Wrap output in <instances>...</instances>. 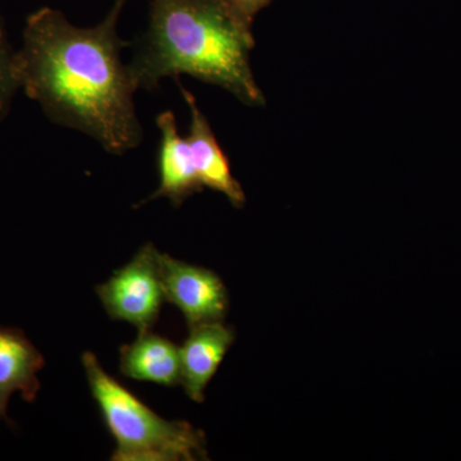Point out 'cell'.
<instances>
[{"instance_id": "cell-1", "label": "cell", "mask_w": 461, "mask_h": 461, "mask_svg": "<svg viewBox=\"0 0 461 461\" xmlns=\"http://www.w3.org/2000/svg\"><path fill=\"white\" fill-rule=\"evenodd\" d=\"M126 0L98 26L80 29L53 8L27 17L16 71L26 95L54 123L83 131L108 153L122 156L142 140L133 103L138 90L121 50L129 47L117 33Z\"/></svg>"}, {"instance_id": "cell-2", "label": "cell", "mask_w": 461, "mask_h": 461, "mask_svg": "<svg viewBox=\"0 0 461 461\" xmlns=\"http://www.w3.org/2000/svg\"><path fill=\"white\" fill-rule=\"evenodd\" d=\"M254 47L250 26L227 0H150L149 29L129 68L138 89L151 91L162 78L189 75L263 107L250 67Z\"/></svg>"}, {"instance_id": "cell-3", "label": "cell", "mask_w": 461, "mask_h": 461, "mask_svg": "<svg viewBox=\"0 0 461 461\" xmlns=\"http://www.w3.org/2000/svg\"><path fill=\"white\" fill-rule=\"evenodd\" d=\"M91 396L115 441L113 461L208 460L205 433L184 420H167L103 368L91 351L83 354Z\"/></svg>"}, {"instance_id": "cell-4", "label": "cell", "mask_w": 461, "mask_h": 461, "mask_svg": "<svg viewBox=\"0 0 461 461\" xmlns=\"http://www.w3.org/2000/svg\"><path fill=\"white\" fill-rule=\"evenodd\" d=\"M111 320L132 324L139 332L150 330L166 302L160 277L159 250L148 242L126 266L96 286Z\"/></svg>"}, {"instance_id": "cell-5", "label": "cell", "mask_w": 461, "mask_h": 461, "mask_svg": "<svg viewBox=\"0 0 461 461\" xmlns=\"http://www.w3.org/2000/svg\"><path fill=\"white\" fill-rule=\"evenodd\" d=\"M166 302L184 315L187 326L223 321L229 312L227 288L217 273L175 259L159 251Z\"/></svg>"}, {"instance_id": "cell-6", "label": "cell", "mask_w": 461, "mask_h": 461, "mask_svg": "<svg viewBox=\"0 0 461 461\" xmlns=\"http://www.w3.org/2000/svg\"><path fill=\"white\" fill-rule=\"evenodd\" d=\"M157 124L160 130L159 187L148 199L141 200L136 208L158 198L169 199L172 205L180 206L191 195L204 190L189 141L178 132L175 113L162 112L158 114Z\"/></svg>"}, {"instance_id": "cell-7", "label": "cell", "mask_w": 461, "mask_h": 461, "mask_svg": "<svg viewBox=\"0 0 461 461\" xmlns=\"http://www.w3.org/2000/svg\"><path fill=\"white\" fill-rule=\"evenodd\" d=\"M45 359L26 333L17 327L0 326V421L14 427L8 415L9 400L20 393L26 402L38 399L39 373Z\"/></svg>"}, {"instance_id": "cell-8", "label": "cell", "mask_w": 461, "mask_h": 461, "mask_svg": "<svg viewBox=\"0 0 461 461\" xmlns=\"http://www.w3.org/2000/svg\"><path fill=\"white\" fill-rule=\"evenodd\" d=\"M235 339V330L223 321L190 327L189 336L180 348V360L181 384L193 402H205V388Z\"/></svg>"}, {"instance_id": "cell-9", "label": "cell", "mask_w": 461, "mask_h": 461, "mask_svg": "<svg viewBox=\"0 0 461 461\" xmlns=\"http://www.w3.org/2000/svg\"><path fill=\"white\" fill-rule=\"evenodd\" d=\"M176 83L190 108V132L186 139L193 151L203 187L223 194L230 200V204L236 208H242L247 203V195L241 185L233 177L229 158L218 144L208 118L200 111L195 96L189 90L185 89L177 78Z\"/></svg>"}, {"instance_id": "cell-10", "label": "cell", "mask_w": 461, "mask_h": 461, "mask_svg": "<svg viewBox=\"0 0 461 461\" xmlns=\"http://www.w3.org/2000/svg\"><path fill=\"white\" fill-rule=\"evenodd\" d=\"M120 371L124 377L151 382L159 386L181 384L180 348L171 339L151 330L120 348Z\"/></svg>"}, {"instance_id": "cell-11", "label": "cell", "mask_w": 461, "mask_h": 461, "mask_svg": "<svg viewBox=\"0 0 461 461\" xmlns=\"http://www.w3.org/2000/svg\"><path fill=\"white\" fill-rule=\"evenodd\" d=\"M16 53L0 17V122L7 117L12 100L21 87L16 71Z\"/></svg>"}, {"instance_id": "cell-12", "label": "cell", "mask_w": 461, "mask_h": 461, "mask_svg": "<svg viewBox=\"0 0 461 461\" xmlns=\"http://www.w3.org/2000/svg\"><path fill=\"white\" fill-rule=\"evenodd\" d=\"M273 0H227L230 8L245 23V25H253L254 18L257 14L271 5Z\"/></svg>"}]
</instances>
